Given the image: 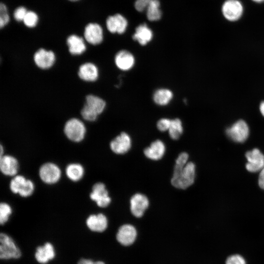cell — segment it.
<instances>
[{
	"label": "cell",
	"mask_w": 264,
	"mask_h": 264,
	"mask_svg": "<svg viewBox=\"0 0 264 264\" xmlns=\"http://www.w3.org/2000/svg\"><path fill=\"white\" fill-rule=\"evenodd\" d=\"M84 172L83 166L78 163L70 164L66 169L67 177L73 181H78L81 179L83 176Z\"/></svg>",
	"instance_id": "cell-24"
},
{
	"label": "cell",
	"mask_w": 264,
	"mask_h": 264,
	"mask_svg": "<svg viewBox=\"0 0 264 264\" xmlns=\"http://www.w3.org/2000/svg\"><path fill=\"white\" fill-rule=\"evenodd\" d=\"M84 35L86 41L93 45L98 44L103 41L102 28L100 25L96 23H90L87 25Z\"/></svg>",
	"instance_id": "cell-13"
},
{
	"label": "cell",
	"mask_w": 264,
	"mask_h": 264,
	"mask_svg": "<svg viewBox=\"0 0 264 264\" xmlns=\"http://www.w3.org/2000/svg\"><path fill=\"white\" fill-rule=\"evenodd\" d=\"M38 20V16L33 11H27L23 22L27 27L31 28L36 26Z\"/></svg>",
	"instance_id": "cell-30"
},
{
	"label": "cell",
	"mask_w": 264,
	"mask_h": 264,
	"mask_svg": "<svg viewBox=\"0 0 264 264\" xmlns=\"http://www.w3.org/2000/svg\"><path fill=\"white\" fill-rule=\"evenodd\" d=\"M221 10L226 19L229 21H236L242 16L243 6L238 0H227L223 4Z\"/></svg>",
	"instance_id": "cell-7"
},
{
	"label": "cell",
	"mask_w": 264,
	"mask_h": 264,
	"mask_svg": "<svg viewBox=\"0 0 264 264\" xmlns=\"http://www.w3.org/2000/svg\"><path fill=\"white\" fill-rule=\"evenodd\" d=\"M151 0H136L134 3L135 9L139 12H143L147 9Z\"/></svg>",
	"instance_id": "cell-35"
},
{
	"label": "cell",
	"mask_w": 264,
	"mask_h": 264,
	"mask_svg": "<svg viewBox=\"0 0 264 264\" xmlns=\"http://www.w3.org/2000/svg\"><path fill=\"white\" fill-rule=\"evenodd\" d=\"M90 198L100 207L108 206L111 201L105 184L101 182L96 183L93 186Z\"/></svg>",
	"instance_id": "cell-9"
},
{
	"label": "cell",
	"mask_w": 264,
	"mask_h": 264,
	"mask_svg": "<svg viewBox=\"0 0 264 264\" xmlns=\"http://www.w3.org/2000/svg\"><path fill=\"white\" fill-rule=\"evenodd\" d=\"M131 139L126 132H122L110 143V148L116 154H124L131 147Z\"/></svg>",
	"instance_id": "cell-12"
},
{
	"label": "cell",
	"mask_w": 264,
	"mask_h": 264,
	"mask_svg": "<svg viewBox=\"0 0 264 264\" xmlns=\"http://www.w3.org/2000/svg\"><path fill=\"white\" fill-rule=\"evenodd\" d=\"M188 157L187 153L182 152L176 160L171 182L172 185L176 188L186 189L195 181V165L192 162H188Z\"/></svg>",
	"instance_id": "cell-1"
},
{
	"label": "cell",
	"mask_w": 264,
	"mask_h": 264,
	"mask_svg": "<svg viewBox=\"0 0 264 264\" xmlns=\"http://www.w3.org/2000/svg\"><path fill=\"white\" fill-rule=\"evenodd\" d=\"M27 11L23 7H19L14 11V17L17 21H22L23 20Z\"/></svg>",
	"instance_id": "cell-36"
},
{
	"label": "cell",
	"mask_w": 264,
	"mask_h": 264,
	"mask_svg": "<svg viewBox=\"0 0 264 264\" xmlns=\"http://www.w3.org/2000/svg\"><path fill=\"white\" fill-rule=\"evenodd\" d=\"M94 262L87 259H82L78 263V264H94Z\"/></svg>",
	"instance_id": "cell-38"
},
{
	"label": "cell",
	"mask_w": 264,
	"mask_h": 264,
	"mask_svg": "<svg viewBox=\"0 0 264 264\" xmlns=\"http://www.w3.org/2000/svg\"><path fill=\"white\" fill-rule=\"evenodd\" d=\"M253 1L256 2H262L264 1V0H252Z\"/></svg>",
	"instance_id": "cell-41"
},
{
	"label": "cell",
	"mask_w": 264,
	"mask_h": 264,
	"mask_svg": "<svg viewBox=\"0 0 264 264\" xmlns=\"http://www.w3.org/2000/svg\"><path fill=\"white\" fill-rule=\"evenodd\" d=\"M115 63L118 68L126 71L131 69L134 64L133 55L127 50L119 51L115 56Z\"/></svg>",
	"instance_id": "cell-18"
},
{
	"label": "cell",
	"mask_w": 264,
	"mask_h": 264,
	"mask_svg": "<svg viewBox=\"0 0 264 264\" xmlns=\"http://www.w3.org/2000/svg\"><path fill=\"white\" fill-rule=\"evenodd\" d=\"M153 36V34L151 29L146 23H143L136 28L132 39L137 41L141 45H144L152 40Z\"/></svg>",
	"instance_id": "cell-23"
},
{
	"label": "cell",
	"mask_w": 264,
	"mask_h": 264,
	"mask_svg": "<svg viewBox=\"0 0 264 264\" xmlns=\"http://www.w3.org/2000/svg\"><path fill=\"white\" fill-rule=\"evenodd\" d=\"M26 179L22 176H15L10 181V189L15 194H19L20 190L25 183Z\"/></svg>",
	"instance_id": "cell-28"
},
{
	"label": "cell",
	"mask_w": 264,
	"mask_h": 264,
	"mask_svg": "<svg viewBox=\"0 0 264 264\" xmlns=\"http://www.w3.org/2000/svg\"><path fill=\"white\" fill-rule=\"evenodd\" d=\"M18 162L14 157L8 155L0 157V169L4 175L15 176L18 172Z\"/></svg>",
	"instance_id": "cell-16"
},
{
	"label": "cell",
	"mask_w": 264,
	"mask_h": 264,
	"mask_svg": "<svg viewBox=\"0 0 264 264\" xmlns=\"http://www.w3.org/2000/svg\"><path fill=\"white\" fill-rule=\"evenodd\" d=\"M0 258L1 259L9 260L18 259L21 252L14 240L9 235L1 233L0 235Z\"/></svg>",
	"instance_id": "cell-3"
},
{
	"label": "cell",
	"mask_w": 264,
	"mask_h": 264,
	"mask_svg": "<svg viewBox=\"0 0 264 264\" xmlns=\"http://www.w3.org/2000/svg\"><path fill=\"white\" fill-rule=\"evenodd\" d=\"M64 132L69 140L73 142H80L85 136L86 127L84 123L77 118L69 119L64 126Z\"/></svg>",
	"instance_id": "cell-4"
},
{
	"label": "cell",
	"mask_w": 264,
	"mask_h": 264,
	"mask_svg": "<svg viewBox=\"0 0 264 264\" xmlns=\"http://www.w3.org/2000/svg\"><path fill=\"white\" fill-rule=\"evenodd\" d=\"M106 102L102 98L89 94L86 96L85 103L81 111L82 117L88 121L96 120L104 110Z\"/></svg>",
	"instance_id": "cell-2"
},
{
	"label": "cell",
	"mask_w": 264,
	"mask_h": 264,
	"mask_svg": "<svg viewBox=\"0 0 264 264\" xmlns=\"http://www.w3.org/2000/svg\"><path fill=\"white\" fill-rule=\"evenodd\" d=\"M260 110L262 115L264 116V101L262 102L260 105Z\"/></svg>",
	"instance_id": "cell-39"
},
{
	"label": "cell",
	"mask_w": 264,
	"mask_h": 264,
	"mask_svg": "<svg viewBox=\"0 0 264 264\" xmlns=\"http://www.w3.org/2000/svg\"><path fill=\"white\" fill-rule=\"evenodd\" d=\"M88 227L94 232H102L108 226V220L106 216L100 213L90 215L86 220Z\"/></svg>",
	"instance_id": "cell-17"
},
{
	"label": "cell",
	"mask_w": 264,
	"mask_h": 264,
	"mask_svg": "<svg viewBox=\"0 0 264 264\" xmlns=\"http://www.w3.org/2000/svg\"><path fill=\"white\" fill-rule=\"evenodd\" d=\"M149 201L146 196L142 194H135L130 199V209L132 213L136 217L143 216L149 206Z\"/></svg>",
	"instance_id": "cell-11"
},
{
	"label": "cell",
	"mask_w": 264,
	"mask_h": 264,
	"mask_svg": "<svg viewBox=\"0 0 264 264\" xmlns=\"http://www.w3.org/2000/svg\"><path fill=\"white\" fill-rule=\"evenodd\" d=\"M165 146L162 141L156 140L153 142L150 146L144 151L145 155L148 158L157 160L161 159L164 154Z\"/></svg>",
	"instance_id": "cell-21"
},
{
	"label": "cell",
	"mask_w": 264,
	"mask_h": 264,
	"mask_svg": "<svg viewBox=\"0 0 264 264\" xmlns=\"http://www.w3.org/2000/svg\"><path fill=\"white\" fill-rule=\"evenodd\" d=\"M136 237V230L134 227L131 224H125L119 229L116 238L117 241L124 245L132 244Z\"/></svg>",
	"instance_id": "cell-15"
},
{
	"label": "cell",
	"mask_w": 264,
	"mask_h": 264,
	"mask_svg": "<svg viewBox=\"0 0 264 264\" xmlns=\"http://www.w3.org/2000/svg\"><path fill=\"white\" fill-rule=\"evenodd\" d=\"M108 30L112 33L123 34L126 30L128 22L126 18L119 14L109 16L106 21Z\"/></svg>",
	"instance_id": "cell-14"
},
{
	"label": "cell",
	"mask_w": 264,
	"mask_h": 264,
	"mask_svg": "<svg viewBox=\"0 0 264 264\" xmlns=\"http://www.w3.org/2000/svg\"><path fill=\"white\" fill-rule=\"evenodd\" d=\"M168 131L172 139L174 140L178 139L183 132V127L181 120L178 118L171 120Z\"/></svg>",
	"instance_id": "cell-27"
},
{
	"label": "cell",
	"mask_w": 264,
	"mask_h": 264,
	"mask_svg": "<svg viewBox=\"0 0 264 264\" xmlns=\"http://www.w3.org/2000/svg\"><path fill=\"white\" fill-rule=\"evenodd\" d=\"M78 74L79 78L84 81L93 82L98 78V70L94 64L86 63L80 66Z\"/></svg>",
	"instance_id": "cell-20"
},
{
	"label": "cell",
	"mask_w": 264,
	"mask_h": 264,
	"mask_svg": "<svg viewBox=\"0 0 264 264\" xmlns=\"http://www.w3.org/2000/svg\"><path fill=\"white\" fill-rule=\"evenodd\" d=\"M94 264H105L102 261H97V262H94Z\"/></svg>",
	"instance_id": "cell-40"
},
{
	"label": "cell",
	"mask_w": 264,
	"mask_h": 264,
	"mask_svg": "<svg viewBox=\"0 0 264 264\" xmlns=\"http://www.w3.org/2000/svg\"><path fill=\"white\" fill-rule=\"evenodd\" d=\"M12 213V209L6 203L1 202L0 204V223L3 224L7 221Z\"/></svg>",
	"instance_id": "cell-29"
},
{
	"label": "cell",
	"mask_w": 264,
	"mask_h": 264,
	"mask_svg": "<svg viewBox=\"0 0 264 264\" xmlns=\"http://www.w3.org/2000/svg\"><path fill=\"white\" fill-rule=\"evenodd\" d=\"M71 0V1H76V0Z\"/></svg>",
	"instance_id": "cell-42"
},
{
	"label": "cell",
	"mask_w": 264,
	"mask_h": 264,
	"mask_svg": "<svg viewBox=\"0 0 264 264\" xmlns=\"http://www.w3.org/2000/svg\"><path fill=\"white\" fill-rule=\"evenodd\" d=\"M66 44L68 47V51L72 55L81 54L86 49L83 39L76 35L73 34L68 36L66 39Z\"/></svg>",
	"instance_id": "cell-22"
},
{
	"label": "cell",
	"mask_w": 264,
	"mask_h": 264,
	"mask_svg": "<svg viewBox=\"0 0 264 264\" xmlns=\"http://www.w3.org/2000/svg\"><path fill=\"white\" fill-rule=\"evenodd\" d=\"M33 59L38 67L41 69H47L53 65L55 61V56L54 52L51 50L40 48L34 53Z\"/></svg>",
	"instance_id": "cell-10"
},
{
	"label": "cell",
	"mask_w": 264,
	"mask_h": 264,
	"mask_svg": "<svg viewBox=\"0 0 264 264\" xmlns=\"http://www.w3.org/2000/svg\"><path fill=\"white\" fill-rule=\"evenodd\" d=\"M225 132L227 136L232 141L242 143L248 138L249 130L247 124L244 120H240L228 128Z\"/></svg>",
	"instance_id": "cell-5"
},
{
	"label": "cell",
	"mask_w": 264,
	"mask_h": 264,
	"mask_svg": "<svg viewBox=\"0 0 264 264\" xmlns=\"http://www.w3.org/2000/svg\"><path fill=\"white\" fill-rule=\"evenodd\" d=\"M225 264H246V262L245 259L242 255L233 254L227 258Z\"/></svg>",
	"instance_id": "cell-33"
},
{
	"label": "cell",
	"mask_w": 264,
	"mask_h": 264,
	"mask_svg": "<svg viewBox=\"0 0 264 264\" xmlns=\"http://www.w3.org/2000/svg\"><path fill=\"white\" fill-rule=\"evenodd\" d=\"M258 183L260 188L264 190V167L260 172Z\"/></svg>",
	"instance_id": "cell-37"
},
{
	"label": "cell",
	"mask_w": 264,
	"mask_h": 264,
	"mask_svg": "<svg viewBox=\"0 0 264 264\" xmlns=\"http://www.w3.org/2000/svg\"><path fill=\"white\" fill-rule=\"evenodd\" d=\"M34 189V184L30 180L26 179L25 183L20 190L19 194L22 197H27L31 195Z\"/></svg>",
	"instance_id": "cell-31"
},
{
	"label": "cell",
	"mask_w": 264,
	"mask_h": 264,
	"mask_svg": "<svg viewBox=\"0 0 264 264\" xmlns=\"http://www.w3.org/2000/svg\"><path fill=\"white\" fill-rule=\"evenodd\" d=\"M9 17L7 14V8L2 3L0 4V27H4L9 22Z\"/></svg>",
	"instance_id": "cell-32"
},
{
	"label": "cell",
	"mask_w": 264,
	"mask_h": 264,
	"mask_svg": "<svg viewBox=\"0 0 264 264\" xmlns=\"http://www.w3.org/2000/svg\"><path fill=\"white\" fill-rule=\"evenodd\" d=\"M61 172L60 168L53 163H46L40 168L39 176L45 183L51 184L57 182L60 178Z\"/></svg>",
	"instance_id": "cell-6"
},
{
	"label": "cell",
	"mask_w": 264,
	"mask_h": 264,
	"mask_svg": "<svg viewBox=\"0 0 264 264\" xmlns=\"http://www.w3.org/2000/svg\"><path fill=\"white\" fill-rule=\"evenodd\" d=\"M171 120L167 118L160 119L157 123V128L161 132L168 131L171 124Z\"/></svg>",
	"instance_id": "cell-34"
},
{
	"label": "cell",
	"mask_w": 264,
	"mask_h": 264,
	"mask_svg": "<svg viewBox=\"0 0 264 264\" xmlns=\"http://www.w3.org/2000/svg\"><path fill=\"white\" fill-rule=\"evenodd\" d=\"M247 160L246 169L252 173L260 172L264 167V155L257 148L248 151L245 154Z\"/></svg>",
	"instance_id": "cell-8"
},
{
	"label": "cell",
	"mask_w": 264,
	"mask_h": 264,
	"mask_svg": "<svg viewBox=\"0 0 264 264\" xmlns=\"http://www.w3.org/2000/svg\"><path fill=\"white\" fill-rule=\"evenodd\" d=\"M160 2L158 0H151L146 10L147 19L150 21L159 20L162 13L159 9Z\"/></svg>",
	"instance_id": "cell-26"
},
{
	"label": "cell",
	"mask_w": 264,
	"mask_h": 264,
	"mask_svg": "<svg viewBox=\"0 0 264 264\" xmlns=\"http://www.w3.org/2000/svg\"><path fill=\"white\" fill-rule=\"evenodd\" d=\"M172 92L167 88H160L154 93L153 99L157 105L164 106L167 105L173 98Z\"/></svg>",
	"instance_id": "cell-25"
},
{
	"label": "cell",
	"mask_w": 264,
	"mask_h": 264,
	"mask_svg": "<svg viewBox=\"0 0 264 264\" xmlns=\"http://www.w3.org/2000/svg\"><path fill=\"white\" fill-rule=\"evenodd\" d=\"M55 252L53 245L46 242L43 246L36 249L35 257L36 260L40 264H45L54 259Z\"/></svg>",
	"instance_id": "cell-19"
}]
</instances>
